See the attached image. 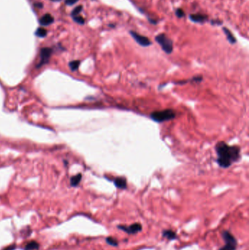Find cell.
<instances>
[{
    "mask_svg": "<svg viewBox=\"0 0 249 250\" xmlns=\"http://www.w3.org/2000/svg\"><path fill=\"white\" fill-rule=\"evenodd\" d=\"M217 154L216 162L220 168H228L238 162L241 157L240 147L229 146L224 141H219L215 146Z\"/></svg>",
    "mask_w": 249,
    "mask_h": 250,
    "instance_id": "cell-1",
    "label": "cell"
},
{
    "mask_svg": "<svg viewBox=\"0 0 249 250\" xmlns=\"http://www.w3.org/2000/svg\"><path fill=\"white\" fill-rule=\"evenodd\" d=\"M150 117L154 122H161L170 121L176 117V112L172 109H164L162 111H154L150 114Z\"/></svg>",
    "mask_w": 249,
    "mask_h": 250,
    "instance_id": "cell-2",
    "label": "cell"
},
{
    "mask_svg": "<svg viewBox=\"0 0 249 250\" xmlns=\"http://www.w3.org/2000/svg\"><path fill=\"white\" fill-rule=\"evenodd\" d=\"M155 40L159 44L162 50L167 54H172L173 51V43L165 34L161 33L155 37Z\"/></svg>",
    "mask_w": 249,
    "mask_h": 250,
    "instance_id": "cell-3",
    "label": "cell"
},
{
    "mask_svg": "<svg viewBox=\"0 0 249 250\" xmlns=\"http://www.w3.org/2000/svg\"><path fill=\"white\" fill-rule=\"evenodd\" d=\"M53 53V50L50 48H43L41 49L40 54V61L37 65V67L40 68L43 66L44 65L48 62L50 57Z\"/></svg>",
    "mask_w": 249,
    "mask_h": 250,
    "instance_id": "cell-4",
    "label": "cell"
},
{
    "mask_svg": "<svg viewBox=\"0 0 249 250\" xmlns=\"http://www.w3.org/2000/svg\"><path fill=\"white\" fill-rule=\"evenodd\" d=\"M130 34L132 35V37L135 40L137 43L140 45L143 46V47H148V46L151 45V42L150 40L146 37L140 35L138 33L135 32L134 31H130Z\"/></svg>",
    "mask_w": 249,
    "mask_h": 250,
    "instance_id": "cell-5",
    "label": "cell"
},
{
    "mask_svg": "<svg viewBox=\"0 0 249 250\" xmlns=\"http://www.w3.org/2000/svg\"><path fill=\"white\" fill-rule=\"evenodd\" d=\"M118 228L122 230L123 231L127 232L128 234H135L137 232L141 231L142 230V225L140 223H134L129 226H124V225H119Z\"/></svg>",
    "mask_w": 249,
    "mask_h": 250,
    "instance_id": "cell-6",
    "label": "cell"
},
{
    "mask_svg": "<svg viewBox=\"0 0 249 250\" xmlns=\"http://www.w3.org/2000/svg\"><path fill=\"white\" fill-rule=\"evenodd\" d=\"M54 18L51 14L46 13L44 15H42L39 20V23L41 26H48L53 23Z\"/></svg>",
    "mask_w": 249,
    "mask_h": 250,
    "instance_id": "cell-7",
    "label": "cell"
},
{
    "mask_svg": "<svg viewBox=\"0 0 249 250\" xmlns=\"http://www.w3.org/2000/svg\"><path fill=\"white\" fill-rule=\"evenodd\" d=\"M113 184L116 187L121 189H126L127 188V181L124 177H116L113 180Z\"/></svg>",
    "mask_w": 249,
    "mask_h": 250,
    "instance_id": "cell-8",
    "label": "cell"
},
{
    "mask_svg": "<svg viewBox=\"0 0 249 250\" xmlns=\"http://www.w3.org/2000/svg\"><path fill=\"white\" fill-rule=\"evenodd\" d=\"M189 18L193 22L200 23H203L207 20V15H202V14H191L189 15Z\"/></svg>",
    "mask_w": 249,
    "mask_h": 250,
    "instance_id": "cell-9",
    "label": "cell"
},
{
    "mask_svg": "<svg viewBox=\"0 0 249 250\" xmlns=\"http://www.w3.org/2000/svg\"><path fill=\"white\" fill-rule=\"evenodd\" d=\"M223 32H224V34H226V38H227V40H228V41L229 42V43H231V44L236 43V42H237V40H236V38L234 37V36L233 35L232 33L231 32L229 31V30L227 28H226V27H223Z\"/></svg>",
    "mask_w": 249,
    "mask_h": 250,
    "instance_id": "cell-10",
    "label": "cell"
},
{
    "mask_svg": "<svg viewBox=\"0 0 249 250\" xmlns=\"http://www.w3.org/2000/svg\"><path fill=\"white\" fill-rule=\"evenodd\" d=\"M162 235L164 238L169 240H174L177 238V235L175 232L171 230H165L162 232Z\"/></svg>",
    "mask_w": 249,
    "mask_h": 250,
    "instance_id": "cell-11",
    "label": "cell"
},
{
    "mask_svg": "<svg viewBox=\"0 0 249 250\" xmlns=\"http://www.w3.org/2000/svg\"><path fill=\"white\" fill-rule=\"evenodd\" d=\"M81 179H82V175L81 173H78V174L73 176L70 179V185L72 187H77L81 182Z\"/></svg>",
    "mask_w": 249,
    "mask_h": 250,
    "instance_id": "cell-12",
    "label": "cell"
},
{
    "mask_svg": "<svg viewBox=\"0 0 249 250\" xmlns=\"http://www.w3.org/2000/svg\"><path fill=\"white\" fill-rule=\"evenodd\" d=\"M40 245L39 243L35 241H31L29 242L25 246L24 250H37L39 249Z\"/></svg>",
    "mask_w": 249,
    "mask_h": 250,
    "instance_id": "cell-13",
    "label": "cell"
},
{
    "mask_svg": "<svg viewBox=\"0 0 249 250\" xmlns=\"http://www.w3.org/2000/svg\"><path fill=\"white\" fill-rule=\"evenodd\" d=\"M237 242L233 243H225L224 246L221 248L219 250H235L237 248Z\"/></svg>",
    "mask_w": 249,
    "mask_h": 250,
    "instance_id": "cell-14",
    "label": "cell"
},
{
    "mask_svg": "<svg viewBox=\"0 0 249 250\" xmlns=\"http://www.w3.org/2000/svg\"><path fill=\"white\" fill-rule=\"evenodd\" d=\"M80 65H81V62L79 60H74V61L70 62L69 63V67L72 71L75 72L78 70V68H79Z\"/></svg>",
    "mask_w": 249,
    "mask_h": 250,
    "instance_id": "cell-15",
    "label": "cell"
},
{
    "mask_svg": "<svg viewBox=\"0 0 249 250\" xmlns=\"http://www.w3.org/2000/svg\"><path fill=\"white\" fill-rule=\"evenodd\" d=\"M47 30L45 29L42 27H39V28L37 29V31L35 32V35L39 37H45L47 36Z\"/></svg>",
    "mask_w": 249,
    "mask_h": 250,
    "instance_id": "cell-16",
    "label": "cell"
},
{
    "mask_svg": "<svg viewBox=\"0 0 249 250\" xmlns=\"http://www.w3.org/2000/svg\"><path fill=\"white\" fill-rule=\"evenodd\" d=\"M106 242L108 244L113 246H117L118 244H119L117 240H116V238H113V237H108V238H106Z\"/></svg>",
    "mask_w": 249,
    "mask_h": 250,
    "instance_id": "cell-17",
    "label": "cell"
},
{
    "mask_svg": "<svg viewBox=\"0 0 249 250\" xmlns=\"http://www.w3.org/2000/svg\"><path fill=\"white\" fill-rule=\"evenodd\" d=\"M83 10V6L82 5H79V6H77V7H75V8L73 9V10L71 12V15L72 16H75V15H78V14L80 13V12L82 11Z\"/></svg>",
    "mask_w": 249,
    "mask_h": 250,
    "instance_id": "cell-18",
    "label": "cell"
},
{
    "mask_svg": "<svg viewBox=\"0 0 249 250\" xmlns=\"http://www.w3.org/2000/svg\"><path fill=\"white\" fill-rule=\"evenodd\" d=\"M202 80H203V77H202V76H194V77L191 78V79H189L190 82L195 83V84L200 83Z\"/></svg>",
    "mask_w": 249,
    "mask_h": 250,
    "instance_id": "cell-19",
    "label": "cell"
},
{
    "mask_svg": "<svg viewBox=\"0 0 249 250\" xmlns=\"http://www.w3.org/2000/svg\"><path fill=\"white\" fill-rule=\"evenodd\" d=\"M73 20H74V21H75L76 23H79V24H84L85 23V20H84V18H83L82 16H81V15H75V16H73Z\"/></svg>",
    "mask_w": 249,
    "mask_h": 250,
    "instance_id": "cell-20",
    "label": "cell"
},
{
    "mask_svg": "<svg viewBox=\"0 0 249 250\" xmlns=\"http://www.w3.org/2000/svg\"><path fill=\"white\" fill-rule=\"evenodd\" d=\"M175 15H177V17L181 18L185 15V12H183V10L182 9L178 8L176 10V11H175Z\"/></svg>",
    "mask_w": 249,
    "mask_h": 250,
    "instance_id": "cell-21",
    "label": "cell"
},
{
    "mask_svg": "<svg viewBox=\"0 0 249 250\" xmlns=\"http://www.w3.org/2000/svg\"><path fill=\"white\" fill-rule=\"evenodd\" d=\"M78 1H79V0H65V4H66L67 5L71 6L75 4V3H77Z\"/></svg>",
    "mask_w": 249,
    "mask_h": 250,
    "instance_id": "cell-22",
    "label": "cell"
},
{
    "mask_svg": "<svg viewBox=\"0 0 249 250\" xmlns=\"http://www.w3.org/2000/svg\"><path fill=\"white\" fill-rule=\"evenodd\" d=\"M15 248H16V246H15V244H12V245H10V246H7L6 248H4L3 250H15Z\"/></svg>",
    "mask_w": 249,
    "mask_h": 250,
    "instance_id": "cell-23",
    "label": "cell"
},
{
    "mask_svg": "<svg viewBox=\"0 0 249 250\" xmlns=\"http://www.w3.org/2000/svg\"><path fill=\"white\" fill-rule=\"evenodd\" d=\"M34 6L35 7H37V8H42L43 7V4L41 2H37V3H34Z\"/></svg>",
    "mask_w": 249,
    "mask_h": 250,
    "instance_id": "cell-24",
    "label": "cell"
},
{
    "mask_svg": "<svg viewBox=\"0 0 249 250\" xmlns=\"http://www.w3.org/2000/svg\"><path fill=\"white\" fill-rule=\"evenodd\" d=\"M221 21H215V20H212L211 21V24L213 25H220L221 24Z\"/></svg>",
    "mask_w": 249,
    "mask_h": 250,
    "instance_id": "cell-25",
    "label": "cell"
}]
</instances>
